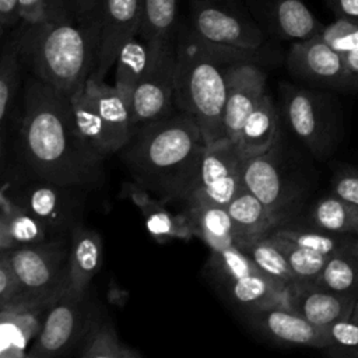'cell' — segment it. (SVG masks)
Here are the masks:
<instances>
[{"label": "cell", "instance_id": "32", "mask_svg": "<svg viewBox=\"0 0 358 358\" xmlns=\"http://www.w3.org/2000/svg\"><path fill=\"white\" fill-rule=\"evenodd\" d=\"M179 0H144L138 38L157 42L175 34Z\"/></svg>", "mask_w": 358, "mask_h": 358}, {"label": "cell", "instance_id": "14", "mask_svg": "<svg viewBox=\"0 0 358 358\" xmlns=\"http://www.w3.org/2000/svg\"><path fill=\"white\" fill-rule=\"evenodd\" d=\"M69 190L70 186L36 179L27 186L18 187L15 192L10 193V196L39 218L49 228L52 235H60L76 225L77 203Z\"/></svg>", "mask_w": 358, "mask_h": 358}, {"label": "cell", "instance_id": "27", "mask_svg": "<svg viewBox=\"0 0 358 358\" xmlns=\"http://www.w3.org/2000/svg\"><path fill=\"white\" fill-rule=\"evenodd\" d=\"M236 246L255 262L260 271L287 285L289 291L302 284L292 271L284 252L275 239L268 234L253 239L241 241L236 243Z\"/></svg>", "mask_w": 358, "mask_h": 358}, {"label": "cell", "instance_id": "45", "mask_svg": "<svg viewBox=\"0 0 358 358\" xmlns=\"http://www.w3.org/2000/svg\"><path fill=\"white\" fill-rule=\"evenodd\" d=\"M343 56H344L347 69H348L352 80L358 81V49L352 50V52H350L347 55H343Z\"/></svg>", "mask_w": 358, "mask_h": 358}, {"label": "cell", "instance_id": "19", "mask_svg": "<svg viewBox=\"0 0 358 358\" xmlns=\"http://www.w3.org/2000/svg\"><path fill=\"white\" fill-rule=\"evenodd\" d=\"M49 228L32 213L18 204L6 183L0 192V249L7 252L50 239Z\"/></svg>", "mask_w": 358, "mask_h": 358}, {"label": "cell", "instance_id": "25", "mask_svg": "<svg viewBox=\"0 0 358 358\" xmlns=\"http://www.w3.org/2000/svg\"><path fill=\"white\" fill-rule=\"evenodd\" d=\"M278 130V116L271 98L266 94L243 122L236 147L243 155L263 154L274 148Z\"/></svg>", "mask_w": 358, "mask_h": 358}, {"label": "cell", "instance_id": "22", "mask_svg": "<svg viewBox=\"0 0 358 358\" xmlns=\"http://www.w3.org/2000/svg\"><path fill=\"white\" fill-rule=\"evenodd\" d=\"M102 238L101 235L81 224L70 229L69 255V288L77 292H87L94 275L102 264Z\"/></svg>", "mask_w": 358, "mask_h": 358}, {"label": "cell", "instance_id": "24", "mask_svg": "<svg viewBox=\"0 0 358 358\" xmlns=\"http://www.w3.org/2000/svg\"><path fill=\"white\" fill-rule=\"evenodd\" d=\"M231 298L249 309H266L274 305L288 306L289 288L263 271L225 281Z\"/></svg>", "mask_w": 358, "mask_h": 358}, {"label": "cell", "instance_id": "34", "mask_svg": "<svg viewBox=\"0 0 358 358\" xmlns=\"http://www.w3.org/2000/svg\"><path fill=\"white\" fill-rule=\"evenodd\" d=\"M270 236H273V235H270ZM273 238L275 239V242L284 252V255H285L292 271L298 277V280L302 284H313L315 280L317 278V275L320 274V271L323 270L329 256L315 252V250H310V249H306V248L296 246L291 242L278 239L275 236H273Z\"/></svg>", "mask_w": 358, "mask_h": 358}, {"label": "cell", "instance_id": "8", "mask_svg": "<svg viewBox=\"0 0 358 358\" xmlns=\"http://www.w3.org/2000/svg\"><path fill=\"white\" fill-rule=\"evenodd\" d=\"M7 253L25 295L59 294L67 289L70 245L63 239L15 248Z\"/></svg>", "mask_w": 358, "mask_h": 358}, {"label": "cell", "instance_id": "28", "mask_svg": "<svg viewBox=\"0 0 358 358\" xmlns=\"http://www.w3.org/2000/svg\"><path fill=\"white\" fill-rule=\"evenodd\" d=\"M70 105L76 126L81 136L103 157L116 152L95 102L85 87L80 88L70 96Z\"/></svg>", "mask_w": 358, "mask_h": 358}, {"label": "cell", "instance_id": "3", "mask_svg": "<svg viewBox=\"0 0 358 358\" xmlns=\"http://www.w3.org/2000/svg\"><path fill=\"white\" fill-rule=\"evenodd\" d=\"M206 145L199 126L187 115L169 113L140 124L123 158L137 185L164 201L183 200Z\"/></svg>", "mask_w": 358, "mask_h": 358}, {"label": "cell", "instance_id": "9", "mask_svg": "<svg viewBox=\"0 0 358 358\" xmlns=\"http://www.w3.org/2000/svg\"><path fill=\"white\" fill-rule=\"evenodd\" d=\"M87 292L67 289L50 306L42 330L28 348V358H49L66 352L90 329Z\"/></svg>", "mask_w": 358, "mask_h": 358}, {"label": "cell", "instance_id": "43", "mask_svg": "<svg viewBox=\"0 0 358 358\" xmlns=\"http://www.w3.org/2000/svg\"><path fill=\"white\" fill-rule=\"evenodd\" d=\"M21 22L18 0H0V31L1 35L11 32Z\"/></svg>", "mask_w": 358, "mask_h": 358}, {"label": "cell", "instance_id": "31", "mask_svg": "<svg viewBox=\"0 0 358 358\" xmlns=\"http://www.w3.org/2000/svg\"><path fill=\"white\" fill-rule=\"evenodd\" d=\"M83 358H140L141 354L130 345L120 341L115 327L110 323H91L83 348Z\"/></svg>", "mask_w": 358, "mask_h": 358}, {"label": "cell", "instance_id": "44", "mask_svg": "<svg viewBox=\"0 0 358 358\" xmlns=\"http://www.w3.org/2000/svg\"><path fill=\"white\" fill-rule=\"evenodd\" d=\"M336 18L358 22V0H323Z\"/></svg>", "mask_w": 358, "mask_h": 358}, {"label": "cell", "instance_id": "16", "mask_svg": "<svg viewBox=\"0 0 358 358\" xmlns=\"http://www.w3.org/2000/svg\"><path fill=\"white\" fill-rule=\"evenodd\" d=\"M285 116L292 131L315 152L322 154L327 147V119L316 94L287 87L284 91Z\"/></svg>", "mask_w": 358, "mask_h": 358}, {"label": "cell", "instance_id": "47", "mask_svg": "<svg viewBox=\"0 0 358 358\" xmlns=\"http://www.w3.org/2000/svg\"><path fill=\"white\" fill-rule=\"evenodd\" d=\"M351 319H354V320L358 322V301L355 302V308H354V312H352V315H351Z\"/></svg>", "mask_w": 358, "mask_h": 358}, {"label": "cell", "instance_id": "46", "mask_svg": "<svg viewBox=\"0 0 358 358\" xmlns=\"http://www.w3.org/2000/svg\"><path fill=\"white\" fill-rule=\"evenodd\" d=\"M351 253H352V256L358 260V242H355V243L351 246Z\"/></svg>", "mask_w": 358, "mask_h": 358}, {"label": "cell", "instance_id": "6", "mask_svg": "<svg viewBox=\"0 0 358 358\" xmlns=\"http://www.w3.org/2000/svg\"><path fill=\"white\" fill-rule=\"evenodd\" d=\"M243 158L236 144L227 138L206 145L196 178L183 201L189 207H227L242 187Z\"/></svg>", "mask_w": 358, "mask_h": 358}, {"label": "cell", "instance_id": "1", "mask_svg": "<svg viewBox=\"0 0 358 358\" xmlns=\"http://www.w3.org/2000/svg\"><path fill=\"white\" fill-rule=\"evenodd\" d=\"M102 0H49L38 24L15 28L22 62L34 77L70 98L92 76L101 39Z\"/></svg>", "mask_w": 358, "mask_h": 358}, {"label": "cell", "instance_id": "10", "mask_svg": "<svg viewBox=\"0 0 358 358\" xmlns=\"http://www.w3.org/2000/svg\"><path fill=\"white\" fill-rule=\"evenodd\" d=\"M63 292L48 295H25L17 302L0 306L1 358L27 357L28 348L42 330L50 306Z\"/></svg>", "mask_w": 358, "mask_h": 358}, {"label": "cell", "instance_id": "38", "mask_svg": "<svg viewBox=\"0 0 358 358\" xmlns=\"http://www.w3.org/2000/svg\"><path fill=\"white\" fill-rule=\"evenodd\" d=\"M320 38L341 55L358 49V22L336 18L334 22L324 25Z\"/></svg>", "mask_w": 358, "mask_h": 358}, {"label": "cell", "instance_id": "18", "mask_svg": "<svg viewBox=\"0 0 358 358\" xmlns=\"http://www.w3.org/2000/svg\"><path fill=\"white\" fill-rule=\"evenodd\" d=\"M123 190L127 199L140 210L145 228L155 241L164 243L171 239L187 241L194 236L187 215L173 214L165 207L164 200L152 197L143 186L126 183Z\"/></svg>", "mask_w": 358, "mask_h": 358}, {"label": "cell", "instance_id": "35", "mask_svg": "<svg viewBox=\"0 0 358 358\" xmlns=\"http://www.w3.org/2000/svg\"><path fill=\"white\" fill-rule=\"evenodd\" d=\"M358 282V270L340 253L329 256L323 270L313 284L329 291L347 294Z\"/></svg>", "mask_w": 358, "mask_h": 358}, {"label": "cell", "instance_id": "37", "mask_svg": "<svg viewBox=\"0 0 358 358\" xmlns=\"http://www.w3.org/2000/svg\"><path fill=\"white\" fill-rule=\"evenodd\" d=\"M270 235L291 242L296 246L306 248L326 256H331L340 253L338 242L326 232L319 231H299V229H273Z\"/></svg>", "mask_w": 358, "mask_h": 358}, {"label": "cell", "instance_id": "33", "mask_svg": "<svg viewBox=\"0 0 358 358\" xmlns=\"http://www.w3.org/2000/svg\"><path fill=\"white\" fill-rule=\"evenodd\" d=\"M22 59L20 55L17 32L13 29L4 42L0 59V123L6 124V117L13 105L18 83Z\"/></svg>", "mask_w": 358, "mask_h": 358}, {"label": "cell", "instance_id": "21", "mask_svg": "<svg viewBox=\"0 0 358 358\" xmlns=\"http://www.w3.org/2000/svg\"><path fill=\"white\" fill-rule=\"evenodd\" d=\"M84 87L95 102V106L112 138L115 150L119 151L124 148L134 133L131 109L129 103L115 85H109L103 80L90 77Z\"/></svg>", "mask_w": 358, "mask_h": 358}, {"label": "cell", "instance_id": "26", "mask_svg": "<svg viewBox=\"0 0 358 358\" xmlns=\"http://www.w3.org/2000/svg\"><path fill=\"white\" fill-rule=\"evenodd\" d=\"M189 221L193 235L199 236L211 252L236 246L238 235L234 221L222 206H190Z\"/></svg>", "mask_w": 358, "mask_h": 358}, {"label": "cell", "instance_id": "2", "mask_svg": "<svg viewBox=\"0 0 358 358\" xmlns=\"http://www.w3.org/2000/svg\"><path fill=\"white\" fill-rule=\"evenodd\" d=\"M20 150L38 179L74 187L102 178L105 157L78 131L70 98L34 76L25 87Z\"/></svg>", "mask_w": 358, "mask_h": 358}, {"label": "cell", "instance_id": "40", "mask_svg": "<svg viewBox=\"0 0 358 358\" xmlns=\"http://www.w3.org/2000/svg\"><path fill=\"white\" fill-rule=\"evenodd\" d=\"M25 296L24 287L7 256L1 252L0 256V306L13 303Z\"/></svg>", "mask_w": 358, "mask_h": 358}, {"label": "cell", "instance_id": "5", "mask_svg": "<svg viewBox=\"0 0 358 358\" xmlns=\"http://www.w3.org/2000/svg\"><path fill=\"white\" fill-rule=\"evenodd\" d=\"M189 24L213 43L246 49L266 45L264 31L241 0H189Z\"/></svg>", "mask_w": 358, "mask_h": 358}, {"label": "cell", "instance_id": "20", "mask_svg": "<svg viewBox=\"0 0 358 358\" xmlns=\"http://www.w3.org/2000/svg\"><path fill=\"white\" fill-rule=\"evenodd\" d=\"M273 150L263 154L245 155L242 186L280 214L287 204V190Z\"/></svg>", "mask_w": 358, "mask_h": 358}, {"label": "cell", "instance_id": "29", "mask_svg": "<svg viewBox=\"0 0 358 358\" xmlns=\"http://www.w3.org/2000/svg\"><path fill=\"white\" fill-rule=\"evenodd\" d=\"M150 60V43L136 36L120 50L115 63V87L131 109L134 91Z\"/></svg>", "mask_w": 358, "mask_h": 358}, {"label": "cell", "instance_id": "17", "mask_svg": "<svg viewBox=\"0 0 358 358\" xmlns=\"http://www.w3.org/2000/svg\"><path fill=\"white\" fill-rule=\"evenodd\" d=\"M355 302L347 294L329 291L316 284H299L288 295V308L322 329L336 320L351 317Z\"/></svg>", "mask_w": 358, "mask_h": 358}, {"label": "cell", "instance_id": "36", "mask_svg": "<svg viewBox=\"0 0 358 358\" xmlns=\"http://www.w3.org/2000/svg\"><path fill=\"white\" fill-rule=\"evenodd\" d=\"M211 257L213 268H215L220 277L225 281L245 277L260 270L255 262L238 246H229L224 250L213 252Z\"/></svg>", "mask_w": 358, "mask_h": 358}, {"label": "cell", "instance_id": "13", "mask_svg": "<svg viewBox=\"0 0 358 358\" xmlns=\"http://www.w3.org/2000/svg\"><path fill=\"white\" fill-rule=\"evenodd\" d=\"M246 6L262 29L280 39H309L324 27L302 0H246Z\"/></svg>", "mask_w": 358, "mask_h": 358}, {"label": "cell", "instance_id": "11", "mask_svg": "<svg viewBox=\"0 0 358 358\" xmlns=\"http://www.w3.org/2000/svg\"><path fill=\"white\" fill-rule=\"evenodd\" d=\"M143 3L144 0H102L98 62L91 77L103 80L123 46L138 36Z\"/></svg>", "mask_w": 358, "mask_h": 358}, {"label": "cell", "instance_id": "41", "mask_svg": "<svg viewBox=\"0 0 358 358\" xmlns=\"http://www.w3.org/2000/svg\"><path fill=\"white\" fill-rule=\"evenodd\" d=\"M333 194L358 206V173H338L333 182Z\"/></svg>", "mask_w": 358, "mask_h": 358}, {"label": "cell", "instance_id": "42", "mask_svg": "<svg viewBox=\"0 0 358 358\" xmlns=\"http://www.w3.org/2000/svg\"><path fill=\"white\" fill-rule=\"evenodd\" d=\"M49 0H18V14L24 24L41 22L48 10Z\"/></svg>", "mask_w": 358, "mask_h": 358}, {"label": "cell", "instance_id": "30", "mask_svg": "<svg viewBox=\"0 0 358 358\" xmlns=\"http://www.w3.org/2000/svg\"><path fill=\"white\" fill-rule=\"evenodd\" d=\"M312 218L320 229L330 234H358V206L333 194L320 199Z\"/></svg>", "mask_w": 358, "mask_h": 358}, {"label": "cell", "instance_id": "12", "mask_svg": "<svg viewBox=\"0 0 358 358\" xmlns=\"http://www.w3.org/2000/svg\"><path fill=\"white\" fill-rule=\"evenodd\" d=\"M287 66L292 74L323 85L344 87L354 81L344 56L320 35L294 42L287 55Z\"/></svg>", "mask_w": 358, "mask_h": 358}, {"label": "cell", "instance_id": "23", "mask_svg": "<svg viewBox=\"0 0 358 358\" xmlns=\"http://www.w3.org/2000/svg\"><path fill=\"white\" fill-rule=\"evenodd\" d=\"M227 210L234 221L238 242L267 235L280 221L278 213L268 208L243 186L228 203Z\"/></svg>", "mask_w": 358, "mask_h": 358}, {"label": "cell", "instance_id": "15", "mask_svg": "<svg viewBox=\"0 0 358 358\" xmlns=\"http://www.w3.org/2000/svg\"><path fill=\"white\" fill-rule=\"evenodd\" d=\"M256 324L273 340L299 347L326 348L329 338L326 329H322L298 312L285 305H274L266 309L253 310Z\"/></svg>", "mask_w": 358, "mask_h": 358}, {"label": "cell", "instance_id": "39", "mask_svg": "<svg viewBox=\"0 0 358 358\" xmlns=\"http://www.w3.org/2000/svg\"><path fill=\"white\" fill-rule=\"evenodd\" d=\"M329 347H337L358 354V322L345 317L326 327Z\"/></svg>", "mask_w": 358, "mask_h": 358}, {"label": "cell", "instance_id": "4", "mask_svg": "<svg viewBox=\"0 0 358 358\" xmlns=\"http://www.w3.org/2000/svg\"><path fill=\"white\" fill-rule=\"evenodd\" d=\"M175 56V103L199 126L207 145L225 140V63L189 22L176 25Z\"/></svg>", "mask_w": 358, "mask_h": 358}, {"label": "cell", "instance_id": "7", "mask_svg": "<svg viewBox=\"0 0 358 358\" xmlns=\"http://www.w3.org/2000/svg\"><path fill=\"white\" fill-rule=\"evenodd\" d=\"M148 43L150 60L131 101L134 127L172 113L175 102V34Z\"/></svg>", "mask_w": 358, "mask_h": 358}]
</instances>
